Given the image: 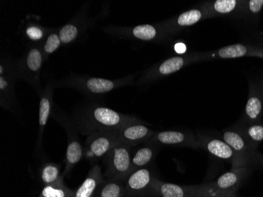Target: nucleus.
<instances>
[{
	"instance_id": "f257e3e1",
	"label": "nucleus",
	"mask_w": 263,
	"mask_h": 197,
	"mask_svg": "<svg viewBox=\"0 0 263 197\" xmlns=\"http://www.w3.org/2000/svg\"><path fill=\"white\" fill-rule=\"evenodd\" d=\"M131 146L118 142L105 157V178L125 180L133 172Z\"/></svg>"
},
{
	"instance_id": "f03ea898",
	"label": "nucleus",
	"mask_w": 263,
	"mask_h": 197,
	"mask_svg": "<svg viewBox=\"0 0 263 197\" xmlns=\"http://www.w3.org/2000/svg\"><path fill=\"white\" fill-rule=\"evenodd\" d=\"M119 142L116 132L100 130L89 135L84 150V156L91 164L104 158Z\"/></svg>"
},
{
	"instance_id": "7ed1b4c3",
	"label": "nucleus",
	"mask_w": 263,
	"mask_h": 197,
	"mask_svg": "<svg viewBox=\"0 0 263 197\" xmlns=\"http://www.w3.org/2000/svg\"><path fill=\"white\" fill-rule=\"evenodd\" d=\"M90 119L100 130L117 132L122 127L139 121L134 117L122 115L110 108L98 106L91 111Z\"/></svg>"
},
{
	"instance_id": "20e7f679",
	"label": "nucleus",
	"mask_w": 263,
	"mask_h": 197,
	"mask_svg": "<svg viewBox=\"0 0 263 197\" xmlns=\"http://www.w3.org/2000/svg\"><path fill=\"white\" fill-rule=\"evenodd\" d=\"M206 190V184L196 186H181L168 183L155 179L150 191L149 197H201Z\"/></svg>"
},
{
	"instance_id": "39448f33",
	"label": "nucleus",
	"mask_w": 263,
	"mask_h": 197,
	"mask_svg": "<svg viewBox=\"0 0 263 197\" xmlns=\"http://www.w3.org/2000/svg\"><path fill=\"white\" fill-rule=\"evenodd\" d=\"M221 137L249 165L255 163H260L262 155L257 152V149L248 141L239 129L224 130Z\"/></svg>"
},
{
	"instance_id": "423d86ee",
	"label": "nucleus",
	"mask_w": 263,
	"mask_h": 197,
	"mask_svg": "<svg viewBox=\"0 0 263 197\" xmlns=\"http://www.w3.org/2000/svg\"><path fill=\"white\" fill-rule=\"evenodd\" d=\"M200 147L210 154L220 159L230 163L233 167H248L249 164L234 152L228 144L221 139L213 137H202L199 139Z\"/></svg>"
},
{
	"instance_id": "0eeeda50",
	"label": "nucleus",
	"mask_w": 263,
	"mask_h": 197,
	"mask_svg": "<svg viewBox=\"0 0 263 197\" xmlns=\"http://www.w3.org/2000/svg\"><path fill=\"white\" fill-rule=\"evenodd\" d=\"M248 172V167H232L231 170L220 176L216 181L206 183L208 189L218 194L236 195Z\"/></svg>"
},
{
	"instance_id": "6e6552de",
	"label": "nucleus",
	"mask_w": 263,
	"mask_h": 197,
	"mask_svg": "<svg viewBox=\"0 0 263 197\" xmlns=\"http://www.w3.org/2000/svg\"><path fill=\"white\" fill-rule=\"evenodd\" d=\"M156 177L148 167L134 170L124 180L127 197L147 195Z\"/></svg>"
},
{
	"instance_id": "1a4fd4ad",
	"label": "nucleus",
	"mask_w": 263,
	"mask_h": 197,
	"mask_svg": "<svg viewBox=\"0 0 263 197\" xmlns=\"http://www.w3.org/2000/svg\"><path fill=\"white\" fill-rule=\"evenodd\" d=\"M154 146L190 147L197 149L200 147L199 140L194 135L180 131H162L155 133L153 137L146 142Z\"/></svg>"
},
{
	"instance_id": "9d476101",
	"label": "nucleus",
	"mask_w": 263,
	"mask_h": 197,
	"mask_svg": "<svg viewBox=\"0 0 263 197\" xmlns=\"http://www.w3.org/2000/svg\"><path fill=\"white\" fill-rule=\"evenodd\" d=\"M116 133L119 141L134 147L148 141L155 133L147 126L137 121L122 127Z\"/></svg>"
},
{
	"instance_id": "9b49d317",
	"label": "nucleus",
	"mask_w": 263,
	"mask_h": 197,
	"mask_svg": "<svg viewBox=\"0 0 263 197\" xmlns=\"http://www.w3.org/2000/svg\"><path fill=\"white\" fill-rule=\"evenodd\" d=\"M211 56L223 59H238V58L247 57V56L261 59L262 48L243 44H232L214 51L211 53Z\"/></svg>"
},
{
	"instance_id": "f8f14e48",
	"label": "nucleus",
	"mask_w": 263,
	"mask_h": 197,
	"mask_svg": "<svg viewBox=\"0 0 263 197\" xmlns=\"http://www.w3.org/2000/svg\"><path fill=\"white\" fill-rule=\"evenodd\" d=\"M208 12V19L218 16L234 15L242 14L243 1L240 0H214L205 4Z\"/></svg>"
},
{
	"instance_id": "ddd939ff",
	"label": "nucleus",
	"mask_w": 263,
	"mask_h": 197,
	"mask_svg": "<svg viewBox=\"0 0 263 197\" xmlns=\"http://www.w3.org/2000/svg\"><path fill=\"white\" fill-rule=\"evenodd\" d=\"M103 179L101 167L99 165L92 166L85 180L74 191L73 197H94Z\"/></svg>"
},
{
	"instance_id": "4468645a",
	"label": "nucleus",
	"mask_w": 263,
	"mask_h": 197,
	"mask_svg": "<svg viewBox=\"0 0 263 197\" xmlns=\"http://www.w3.org/2000/svg\"><path fill=\"white\" fill-rule=\"evenodd\" d=\"M263 115V97L257 88L250 87L249 96L245 110L246 123L259 122Z\"/></svg>"
},
{
	"instance_id": "2eb2a0df",
	"label": "nucleus",
	"mask_w": 263,
	"mask_h": 197,
	"mask_svg": "<svg viewBox=\"0 0 263 197\" xmlns=\"http://www.w3.org/2000/svg\"><path fill=\"white\" fill-rule=\"evenodd\" d=\"M94 197H127L124 181L103 179Z\"/></svg>"
},
{
	"instance_id": "dca6fc26",
	"label": "nucleus",
	"mask_w": 263,
	"mask_h": 197,
	"mask_svg": "<svg viewBox=\"0 0 263 197\" xmlns=\"http://www.w3.org/2000/svg\"><path fill=\"white\" fill-rule=\"evenodd\" d=\"M206 19H208V12L204 4L199 8L192 9L180 14L174 23L179 28L189 27Z\"/></svg>"
},
{
	"instance_id": "f3484780",
	"label": "nucleus",
	"mask_w": 263,
	"mask_h": 197,
	"mask_svg": "<svg viewBox=\"0 0 263 197\" xmlns=\"http://www.w3.org/2000/svg\"><path fill=\"white\" fill-rule=\"evenodd\" d=\"M197 58L192 56H174L164 61L158 67L157 74L161 76L172 75L182 69L186 65Z\"/></svg>"
},
{
	"instance_id": "a211bd4d",
	"label": "nucleus",
	"mask_w": 263,
	"mask_h": 197,
	"mask_svg": "<svg viewBox=\"0 0 263 197\" xmlns=\"http://www.w3.org/2000/svg\"><path fill=\"white\" fill-rule=\"evenodd\" d=\"M84 150L85 149H83L78 140L74 137L69 139L66 153V168L63 175L69 174L73 167L81 161L84 156Z\"/></svg>"
},
{
	"instance_id": "6ab92c4d",
	"label": "nucleus",
	"mask_w": 263,
	"mask_h": 197,
	"mask_svg": "<svg viewBox=\"0 0 263 197\" xmlns=\"http://www.w3.org/2000/svg\"><path fill=\"white\" fill-rule=\"evenodd\" d=\"M141 147L137 149L132 157V167L133 171L137 169L146 167L156 155V147L154 145H148Z\"/></svg>"
},
{
	"instance_id": "aec40b11",
	"label": "nucleus",
	"mask_w": 263,
	"mask_h": 197,
	"mask_svg": "<svg viewBox=\"0 0 263 197\" xmlns=\"http://www.w3.org/2000/svg\"><path fill=\"white\" fill-rule=\"evenodd\" d=\"M239 130L256 149L258 145L263 141V124L261 123H246Z\"/></svg>"
},
{
	"instance_id": "412c9836",
	"label": "nucleus",
	"mask_w": 263,
	"mask_h": 197,
	"mask_svg": "<svg viewBox=\"0 0 263 197\" xmlns=\"http://www.w3.org/2000/svg\"><path fill=\"white\" fill-rule=\"evenodd\" d=\"M73 193L74 191L68 188L62 181L44 186L40 197H73Z\"/></svg>"
},
{
	"instance_id": "4be33fe9",
	"label": "nucleus",
	"mask_w": 263,
	"mask_h": 197,
	"mask_svg": "<svg viewBox=\"0 0 263 197\" xmlns=\"http://www.w3.org/2000/svg\"><path fill=\"white\" fill-rule=\"evenodd\" d=\"M86 87L91 93L96 94L108 93L115 87L114 81L103 78H91L86 82Z\"/></svg>"
},
{
	"instance_id": "5701e85b",
	"label": "nucleus",
	"mask_w": 263,
	"mask_h": 197,
	"mask_svg": "<svg viewBox=\"0 0 263 197\" xmlns=\"http://www.w3.org/2000/svg\"><path fill=\"white\" fill-rule=\"evenodd\" d=\"M41 178L44 186H48L56 182L63 181V176L60 175L59 167L55 164H46L41 173Z\"/></svg>"
},
{
	"instance_id": "b1692460",
	"label": "nucleus",
	"mask_w": 263,
	"mask_h": 197,
	"mask_svg": "<svg viewBox=\"0 0 263 197\" xmlns=\"http://www.w3.org/2000/svg\"><path fill=\"white\" fill-rule=\"evenodd\" d=\"M132 35L140 41H152L157 38L158 30L152 25H140L132 29Z\"/></svg>"
},
{
	"instance_id": "393cba45",
	"label": "nucleus",
	"mask_w": 263,
	"mask_h": 197,
	"mask_svg": "<svg viewBox=\"0 0 263 197\" xmlns=\"http://www.w3.org/2000/svg\"><path fill=\"white\" fill-rule=\"evenodd\" d=\"M43 58L41 51L38 48H32L28 53L26 64L28 69L32 72H38L42 66Z\"/></svg>"
},
{
	"instance_id": "a878e982",
	"label": "nucleus",
	"mask_w": 263,
	"mask_h": 197,
	"mask_svg": "<svg viewBox=\"0 0 263 197\" xmlns=\"http://www.w3.org/2000/svg\"><path fill=\"white\" fill-rule=\"evenodd\" d=\"M51 112V102L47 97H43L40 102L39 109V125L41 133H42L47 124V119L49 118Z\"/></svg>"
},
{
	"instance_id": "bb28decb",
	"label": "nucleus",
	"mask_w": 263,
	"mask_h": 197,
	"mask_svg": "<svg viewBox=\"0 0 263 197\" xmlns=\"http://www.w3.org/2000/svg\"><path fill=\"white\" fill-rule=\"evenodd\" d=\"M263 9V0H248L243 1L242 14L256 17Z\"/></svg>"
},
{
	"instance_id": "cd10ccee",
	"label": "nucleus",
	"mask_w": 263,
	"mask_h": 197,
	"mask_svg": "<svg viewBox=\"0 0 263 197\" xmlns=\"http://www.w3.org/2000/svg\"><path fill=\"white\" fill-rule=\"evenodd\" d=\"M78 35V28L72 24H68L63 26L59 34V38L63 44H68L74 41Z\"/></svg>"
},
{
	"instance_id": "c85d7f7f",
	"label": "nucleus",
	"mask_w": 263,
	"mask_h": 197,
	"mask_svg": "<svg viewBox=\"0 0 263 197\" xmlns=\"http://www.w3.org/2000/svg\"><path fill=\"white\" fill-rule=\"evenodd\" d=\"M61 42V40H60V38H59V35L58 34H51L47 38L45 44H44V51L47 54H51V53L54 52L59 48Z\"/></svg>"
},
{
	"instance_id": "c756f323",
	"label": "nucleus",
	"mask_w": 263,
	"mask_h": 197,
	"mask_svg": "<svg viewBox=\"0 0 263 197\" xmlns=\"http://www.w3.org/2000/svg\"><path fill=\"white\" fill-rule=\"evenodd\" d=\"M26 35L32 41H40L44 37V32L41 28L37 26H29L26 31Z\"/></svg>"
},
{
	"instance_id": "7c9ffc66",
	"label": "nucleus",
	"mask_w": 263,
	"mask_h": 197,
	"mask_svg": "<svg viewBox=\"0 0 263 197\" xmlns=\"http://www.w3.org/2000/svg\"><path fill=\"white\" fill-rule=\"evenodd\" d=\"M201 197H236V195H224V194H218L216 192H211L208 189V186H206V192L202 194Z\"/></svg>"
},
{
	"instance_id": "2f4dec72",
	"label": "nucleus",
	"mask_w": 263,
	"mask_h": 197,
	"mask_svg": "<svg viewBox=\"0 0 263 197\" xmlns=\"http://www.w3.org/2000/svg\"><path fill=\"white\" fill-rule=\"evenodd\" d=\"M7 86H8V82L4 79V77H0V90L3 91V90L6 89Z\"/></svg>"
},
{
	"instance_id": "473e14b6",
	"label": "nucleus",
	"mask_w": 263,
	"mask_h": 197,
	"mask_svg": "<svg viewBox=\"0 0 263 197\" xmlns=\"http://www.w3.org/2000/svg\"><path fill=\"white\" fill-rule=\"evenodd\" d=\"M3 74H4V66L1 65L0 66V75H1V76H2Z\"/></svg>"
},
{
	"instance_id": "72a5a7b5",
	"label": "nucleus",
	"mask_w": 263,
	"mask_h": 197,
	"mask_svg": "<svg viewBox=\"0 0 263 197\" xmlns=\"http://www.w3.org/2000/svg\"><path fill=\"white\" fill-rule=\"evenodd\" d=\"M132 197H149V196H147V195H137V196H132Z\"/></svg>"
},
{
	"instance_id": "f704fd0d",
	"label": "nucleus",
	"mask_w": 263,
	"mask_h": 197,
	"mask_svg": "<svg viewBox=\"0 0 263 197\" xmlns=\"http://www.w3.org/2000/svg\"><path fill=\"white\" fill-rule=\"evenodd\" d=\"M260 163L263 165V156L261 157V159H260Z\"/></svg>"
},
{
	"instance_id": "c9c22d12",
	"label": "nucleus",
	"mask_w": 263,
	"mask_h": 197,
	"mask_svg": "<svg viewBox=\"0 0 263 197\" xmlns=\"http://www.w3.org/2000/svg\"><path fill=\"white\" fill-rule=\"evenodd\" d=\"M261 59H263V48H262V56H261Z\"/></svg>"
}]
</instances>
